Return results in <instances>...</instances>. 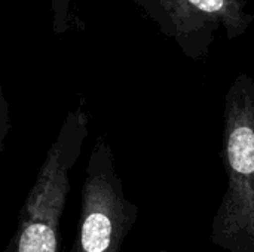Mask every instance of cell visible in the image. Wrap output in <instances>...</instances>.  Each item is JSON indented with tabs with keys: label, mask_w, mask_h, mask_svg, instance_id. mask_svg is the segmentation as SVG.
I'll return each mask as SVG.
<instances>
[{
	"label": "cell",
	"mask_w": 254,
	"mask_h": 252,
	"mask_svg": "<svg viewBox=\"0 0 254 252\" xmlns=\"http://www.w3.org/2000/svg\"><path fill=\"white\" fill-rule=\"evenodd\" d=\"M222 159L228 184L211 241L225 251L254 252V79L247 73L226 92Z\"/></svg>",
	"instance_id": "1"
},
{
	"label": "cell",
	"mask_w": 254,
	"mask_h": 252,
	"mask_svg": "<svg viewBox=\"0 0 254 252\" xmlns=\"http://www.w3.org/2000/svg\"><path fill=\"white\" fill-rule=\"evenodd\" d=\"M88 123L82 108L67 113L24 201L4 252H63L61 218L70 193V171L83 150Z\"/></svg>",
	"instance_id": "2"
},
{
	"label": "cell",
	"mask_w": 254,
	"mask_h": 252,
	"mask_svg": "<svg viewBox=\"0 0 254 252\" xmlns=\"http://www.w3.org/2000/svg\"><path fill=\"white\" fill-rule=\"evenodd\" d=\"M138 212V206L125 196L110 144L98 137L86 163L77 230L70 252H121Z\"/></svg>",
	"instance_id": "3"
},
{
	"label": "cell",
	"mask_w": 254,
	"mask_h": 252,
	"mask_svg": "<svg viewBox=\"0 0 254 252\" xmlns=\"http://www.w3.org/2000/svg\"><path fill=\"white\" fill-rule=\"evenodd\" d=\"M138 9L170 37L182 52L204 61L223 30L228 40L238 39L254 24L247 0H134Z\"/></svg>",
	"instance_id": "4"
},
{
	"label": "cell",
	"mask_w": 254,
	"mask_h": 252,
	"mask_svg": "<svg viewBox=\"0 0 254 252\" xmlns=\"http://www.w3.org/2000/svg\"><path fill=\"white\" fill-rule=\"evenodd\" d=\"M52 10V33L63 36L74 28L77 18L74 16L73 0H49Z\"/></svg>",
	"instance_id": "5"
},
{
	"label": "cell",
	"mask_w": 254,
	"mask_h": 252,
	"mask_svg": "<svg viewBox=\"0 0 254 252\" xmlns=\"http://www.w3.org/2000/svg\"><path fill=\"white\" fill-rule=\"evenodd\" d=\"M1 113H3V128H1V138H0V143H3L4 140V135L9 129V122H7V104H6V100H4V95L1 94Z\"/></svg>",
	"instance_id": "6"
},
{
	"label": "cell",
	"mask_w": 254,
	"mask_h": 252,
	"mask_svg": "<svg viewBox=\"0 0 254 252\" xmlns=\"http://www.w3.org/2000/svg\"><path fill=\"white\" fill-rule=\"evenodd\" d=\"M158 252H168L167 250H161V251H158Z\"/></svg>",
	"instance_id": "7"
}]
</instances>
